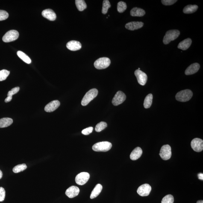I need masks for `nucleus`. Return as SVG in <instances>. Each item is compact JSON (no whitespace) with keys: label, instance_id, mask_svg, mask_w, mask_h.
<instances>
[{"label":"nucleus","instance_id":"1","mask_svg":"<svg viewBox=\"0 0 203 203\" xmlns=\"http://www.w3.org/2000/svg\"><path fill=\"white\" fill-rule=\"evenodd\" d=\"M193 93L192 91L189 89L182 90L178 92L176 95V100L181 102L188 101L193 96Z\"/></svg>","mask_w":203,"mask_h":203},{"label":"nucleus","instance_id":"2","mask_svg":"<svg viewBox=\"0 0 203 203\" xmlns=\"http://www.w3.org/2000/svg\"><path fill=\"white\" fill-rule=\"evenodd\" d=\"M180 34L178 30H170L167 32L163 40V42L165 45H167L172 41L176 39Z\"/></svg>","mask_w":203,"mask_h":203},{"label":"nucleus","instance_id":"3","mask_svg":"<svg viewBox=\"0 0 203 203\" xmlns=\"http://www.w3.org/2000/svg\"><path fill=\"white\" fill-rule=\"evenodd\" d=\"M98 93V90L96 89H92L89 91L85 95L82 100V105L84 106L87 105L91 101L97 96Z\"/></svg>","mask_w":203,"mask_h":203},{"label":"nucleus","instance_id":"4","mask_svg":"<svg viewBox=\"0 0 203 203\" xmlns=\"http://www.w3.org/2000/svg\"><path fill=\"white\" fill-rule=\"evenodd\" d=\"M112 144L108 142H98L92 147V149L96 152H107L111 149Z\"/></svg>","mask_w":203,"mask_h":203},{"label":"nucleus","instance_id":"5","mask_svg":"<svg viewBox=\"0 0 203 203\" xmlns=\"http://www.w3.org/2000/svg\"><path fill=\"white\" fill-rule=\"evenodd\" d=\"M111 64L110 59L107 57L100 58L94 63L95 67L98 69H104L108 67Z\"/></svg>","mask_w":203,"mask_h":203},{"label":"nucleus","instance_id":"6","mask_svg":"<svg viewBox=\"0 0 203 203\" xmlns=\"http://www.w3.org/2000/svg\"><path fill=\"white\" fill-rule=\"evenodd\" d=\"M19 37V33L16 30H11L7 32L2 38L3 42L5 43L14 41Z\"/></svg>","mask_w":203,"mask_h":203},{"label":"nucleus","instance_id":"7","mask_svg":"<svg viewBox=\"0 0 203 203\" xmlns=\"http://www.w3.org/2000/svg\"><path fill=\"white\" fill-rule=\"evenodd\" d=\"M160 155L164 160H167L170 158L172 156L171 147L169 145H163L161 149Z\"/></svg>","mask_w":203,"mask_h":203},{"label":"nucleus","instance_id":"8","mask_svg":"<svg viewBox=\"0 0 203 203\" xmlns=\"http://www.w3.org/2000/svg\"><path fill=\"white\" fill-rule=\"evenodd\" d=\"M90 175L87 172H81L76 177L75 182L79 185L82 186L87 182L90 178Z\"/></svg>","mask_w":203,"mask_h":203},{"label":"nucleus","instance_id":"9","mask_svg":"<svg viewBox=\"0 0 203 203\" xmlns=\"http://www.w3.org/2000/svg\"><path fill=\"white\" fill-rule=\"evenodd\" d=\"M126 99L125 94L120 91L117 92L112 100V104L114 106H117L122 104Z\"/></svg>","mask_w":203,"mask_h":203},{"label":"nucleus","instance_id":"10","mask_svg":"<svg viewBox=\"0 0 203 203\" xmlns=\"http://www.w3.org/2000/svg\"><path fill=\"white\" fill-rule=\"evenodd\" d=\"M134 74L139 84L142 86H145L148 80V76L143 71L138 69L135 71Z\"/></svg>","mask_w":203,"mask_h":203},{"label":"nucleus","instance_id":"11","mask_svg":"<svg viewBox=\"0 0 203 203\" xmlns=\"http://www.w3.org/2000/svg\"><path fill=\"white\" fill-rule=\"evenodd\" d=\"M192 149L196 152H200L203 149V141L202 139L196 138L193 139L191 143Z\"/></svg>","mask_w":203,"mask_h":203},{"label":"nucleus","instance_id":"12","mask_svg":"<svg viewBox=\"0 0 203 203\" xmlns=\"http://www.w3.org/2000/svg\"><path fill=\"white\" fill-rule=\"evenodd\" d=\"M151 190L152 188L150 185L144 184L139 187L137 190V193L140 196H148L150 194Z\"/></svg>","mask_w":203,"mask_h":203},{"label":"nucleus","instance_id":"13","mask_svg":"<svg viewBox=\"0 0 203 203\" xmlns=\"http://www.w3.org/2000/svg\"><path fill=\"white\" fill-rule=\"evenodd\" d=\"M80 190L78 187L75 186H71L66 190V195L70 198H72L78 196Z\"/></svg>","mask_w":203,"mask_h":203},{"label":"nucleus","instance_id":"14","mask_svg":"<svg viewBox=\"0 0 203 203\" xmlns=\"http://www.w3.org/2000/svg\"><path fill=\"white\" fill-rule=\"evenodd\" d=\"M60 105V103L58 101L55 100L52 101L45 106V111L49 112V113L54 111L58 108Z\"/></svg>","mask_w":203,"mask_h":203},{"label":"nucleus","instance_id":"15","mask_svg":"<svg viewBox=\"0 0 203 203\" xmlns=\"http://www.w3.org/2000/svg\"><path fill=\"white\" fill-rule=\"evenodd\" d=\"M66 47L68 49L72 51L79 50L82 47L81 44L77 41L72 40L68 42Z\"/></svg>","mask_w":203,"mask_h":203},{"label":"nucleus","instance_id":"16","mask_svg":"<svg viewBox=\"0 0 203 203\" xmlns=\"http://www.w3.org/2000/svg\"><path fill=\"white\" fill-rule=\"evenodd\" d=\"M42 16L50 21L55 20L57 16L54 11L50 9H46L42 12Z\"/></svg>","mask_w":203,"mask_h":203},{"label":"nucleus","instance_id":"17","mask_svg":"<svg viewBox=\"0 0 203 203\" xmlns=\"http://www.w3.org/2000/svg\"><path fill=\"white\" fill-rule=\"evenodd\" d=\"M143 23L140 22H129L125 25V28L131 31H134L142 28L143 26Z\"/></svg>","mask_w":203,"mask_h":203},{"label":"nucleus","instance_id":"18","mask_svg":"<svg viewBox=\"0 0 203 203\" xmlns=\"http://www.w3.org/2000/svg\"><path fill=\"white\" fill-rule=\"evenodd\" d=\"M200 67L199 64L195 63L189 66L186 69L185 73L186 75H193L198 72Z\"/></svg>","mask_w":203,"mask_h":203},{"label":"nucleus","instance_id":"19","mask_svg":"<svg viewBox=\"0 0 203 203\" xmlns=\"http://www.w3.org/2000/svg\"><path fill=\"white\" fill-rule=\"evenodd\" d=\"M192 40L190 38L185 39L179 44L178 46V49L186 51L188 49L191 45Z\"/></svg>","mask_w":203,"mask_h":203},{"label":"nucleus","instance_id":"20","mask_svg":"<svg viewBox=\"0 0 203 203\" xmlns=\"http://www.w3.org/2000/svg\"><path fill=\"white\" fill-rule=\"evenodd\" d=\"M143 151L141 148L139 147L133 150L130 154V157L131 160H136L140 158L142 156Z\"/></svg>","mask_w":203,"mask_h":203},{"label":"nucleus","instance_id":"21","mask_svg":"<svg viewBox=\"0 0 203 203\" xmlns=\"http://www.w3.org/2000/svg\"><path fill=\"white\" fill-rule=\"evenodd\" d=\"M146 14L145 11L139 8L135 7L130 11V14L133 17H142Z\"/></svg>","mask_w":203,"mask_h":203},{"label":"nucleus","instance_id":"22","mask_svg":"<svg viewBox=\"0 0 203 203\" xmlns=\"http://www.w3.org/2000/svg\"><path fill=\"white\" fill-rule=\"evenodd\" d=\"M102 189V186L101 184H97L92 192L90 196V199H94V198L99 196L100 193H101Z\"/></svg>","mask_w":203,"mask_h":203},{"label":"nucleus","instance_id":"23","mask_svg":"<svg viewBox=\"0 0 203 203\" xmlns=\"http://www.w3.org/2000/svg\"><path fill=\"white\" fill-rule=\"evenodd\" d=\"M13 123V119L8 117L0 119V128H6L10 126Z\"/></svg>","mask_w":203,"mask_h":203},{"label":"nucleus","instance_id":"24","mask_svg":"<svg viewBox=\"0 0 203 203\" xmlns=\"http://www.w3.org/2000/svg\"><path fill=\"white\" fill-rule=\"evenodd\" d=\"M198 8V5H189L186 6L183 9V13L185 14H192L196 12Z\"/></svg>","mask_w":203,"mask_h":203},{"label":"nucleus","instance_id":"25","mask_svg":"<svg viewBox=\"0 0 203 203\" xmlns=\"http://www.w3.org/2000/svg\"><path fill=\"white\" fill-rule=\"evenodd\" d=\"M75 4L77 9L80 11H82L87 8V4L84 0H76Z\"/></svg>","mask_w":203,"mask_h":203},{"label":"nucleus","instance_id":"26","mask_svg":"<svg viewBox=\"0 0 203 203\" xmlns=\"http://www.w3.org/2000/svg\"><path fill=\"white\" fill-rule=\"evenodd\" d=\"M17 55L18 57L25 63L28 64H30L31 63V59L25 53L22 51H18L17 52Z\"/></svg>","mask_w":203,"mask_h":203},{"label":"nucleus","instance_id":"27","mask_svg":"<svg viewBox=\"0 0 203 203\" xmlns=\"http://www.w3.org/2000/svg\"><path fill=\"white\" fill-rule=\"evenodd\" d=\"M153 95L152 94H149L146 97L144 102V107L145 108H149L152 105V103Z\"/></svg>","mask_w":203,"mask_h":203},{"label":"nucleus","instance_id":"28","mask_svg":"<svg viewBox=\"0 0 203 203\" xmlns=\"http://www.w3.org/2000/svg\"><path fill=\"white\" fill-rule=\"evenodd\" d=\"M111 7L110 2L108 0H104L103 2V6L102 12V14H105L107 13L109 8Z\"/></svg>","mask_w":203,"mask_h":203},{"label":"nucleus","instance_id":"29","mask_svg":"<svg viewBox=\"0 0 203 203\" xmlns=\"http://www.w3.org/2000/svg\"><path fill=\"white\" fill-rule=\"evenodd\" d=\"M27 168L26 164H25L17 165L13 169V172L15 173H18L25 170Z\"/></svg>","mask_w":203,"mask_h":203},{"label":"nucleus","instance_id":"30","mask_svg":"<svg viewBox=\"0 0 203 203\" xmlns=\"http://www.w3.org/2000/svg\"><path fill=\"white\" fill-rule=\"evenodd\" d=\"M127 9L126 3L124 2L120 1L118 2L117 6V11L120 13H123Z\"/></svg>","mask_w":203,"mask_h":203},{"label":"nucleus","instance_id":"31","mask_svg":"<svg viewBox=\"0 0 203 203\" xmlns=\"http://www.w3.org/2000/svg\"><path fill=\"white\" fill-rule=\"evenodd\" d=\"M107 126V124L105 122H101L98 123L95 127V131L97 132H100Z\"/></svg>","mask_w":203,"mask_h":203},{"label":"nucleus","instance_id":"32","mask_svg":"<svg viewBox=\"0 0 203 203\" xmlns=\"http://www.w3.org/2000/svg\"><path fill=\"white\" fill-rule=\"evenodd\" d=\"M10 73V71L6 70H2L0 71V81L5 80Z\"/></svg>","mask_w":203,"mask_h":203},{"label":"nucleus","instance_id":"33","mask_svg":"<svg viewBox=\"0 0 203 203\" xmlns=\"http://www.w3.org/2000/svg\"><path fill=\"white\" fill-rule=\"evenodd\" d=\"M174 198L172 195H168L163 198L161 203H173Z\"/></svg>","mask_w":203,"mask_h":203},{"label":"nucleus","instance_id":"34","mask_svg":"<svg viewBox=\"0 0 203 203\" xmlns=\"http://www.w3.org/2000/svg\"><path fill=\"white\" fill-rule=\"evenodd\" d=\"M8 13L5 11L0 10V21L5 20L8 17Z\"/></svg>","mask_w":203,"mask_h":203},{"label":"nucleus","instance_id":"35","mask_svg":"<svg viewBox=\"0 0 203 203\" xmlns=\"http://www.w3.org/2000/svg\"><path fill=\"white\" fill-rule=\"evenodd\" d=\"M19 87H18L14 88L12 89L11 90L9 91L7 94L8 96L12 97L13 95L16 94V93H17L18 92H19Z\"/></svg>","mask_w":203,"mask_h":203},{"label":"nucleus","instance_id":"36","mask_svg":"<svg viewBox=\"0 0 203 203\" xmlns=\"http://www.w3.org/2000/svg\"><path fill=\"white\" fill-rule=\"evenodd\" d=\"M177 2V0H162L161 2L164 5L169 6L172 5Z\"/></svg>","mask_w":203,"mask_h":203},{"label":"nucleus","instance_id":"37","mask_svg":"<svg viewBox=\"0 0 203 203\" xmlns=\"http://www.w3.org/2000/svg\"><path fill=\"white\" fill-rule=\"evenodd\" d=\"M93 127H89L88 128L85 129L82 131V133L84 135H88L93 132Z\"/></svg>","mask_w":203,"mask_h":203},{"label":"nucleus","instance_id":"38","mask_svg":"<svg viewBox=\"0 0 203 203\" xmlns=\"http://www.w3.org/2000/svg\"><path fill=\"white\" fill-rule=\"evenodd\" d=\"M5 197V191L2 187H0V202H2Z\"/></svg>","mask_w":203,"mask_h":203},{"label":"nucleus","instance_id":"39","mask_svg":"<svg viewBox=\"0 0 203 203\" xmlns=\"http://www.w3.org/2000/svg\"><path fill=\"white\" fill-rule=\"evenodd\" d=\"M12 99V97L7 96V97L6 98L5 100V102L6 103L10 102L11 101Z\"/></svg>","mask_w":203,"mask_h":203},{"label":"nucleus","instance_id":"40","mask_svg":"<svg viewBox=\"0 0 203 203\" xmlns=\"http://www.w3.org/2000/svg\"><path fill=\"white\" fill-rule=\"evenodd\" d=\"M198 178L199 179L203 180V174L202 173H200L198 174Z\"/></svg>","mask_w":203,"mask_h":203},{"label":"nucleus","instance_id":"41","mask_svg":"<svg viewBox=\"0 0 203 203\" xmlns=\"http://www.w3.org/2000/svg\"><path fill=\"white\" fill-rule=\"evenodd\" d=\"M3 175L2 172L1 170H0V179L2 178Z\"/></svg>","mask_w":203,"mask_h":203},{"label":"nucleus","instance_id":"42","mask_svg":"<svg viewBox=\"0 0 203 203\" xmlns=\"http://www.w3.org/2000/svg\"><path fill=\"white\" fill-rule=\"evenodd\" d=\"M196 203H203V200H199L197 201Z\"/></svg>","mask_w":203,"mask_h":203}]
</instances>
